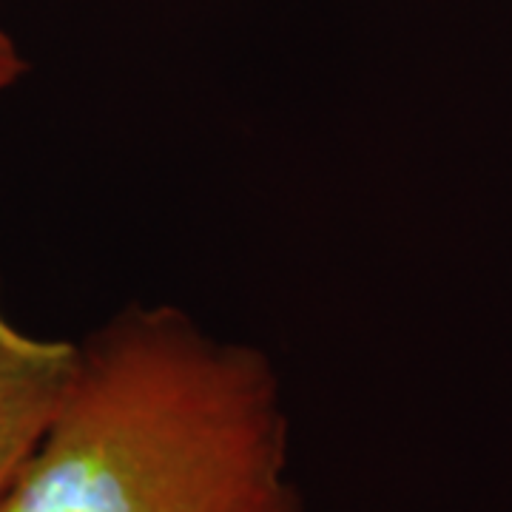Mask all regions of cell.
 Here are the masks:
<instances>
[{
    "label": "cell",
    "instance_id": "1",
    "mask_svg": "<svg viewBox=\"0 0 512 512\" xmlns=\"http://www.w3.org/2000/svg\"><path fill=\"white\" fill-rule=\"evenodd\" d=\"M0 512H305L271 359L171 305L120 311L77 342Z\"/></svg>",
    "mask_w": 512,
    "mask_h": 512
},
{
    "label": "cell",
    "instance_id": "2",
    "mask_svg": "<svg viewBox=\"0 0 512 512\" xmlns=\"http://www.w3.org/2000/svg\"><path fill=\"white\" fill-rule=\"evenodd\" d=\"M77 362V342L18 328L0 293V493L18 476L55 419Z\"/></svg>",
    "mask_w": 512,
    "mask_h": 512
},
{
    "label": "cell",
    "instance_id": "3",
    "mask_svg": "<svg viewBox=\"0 0 512 512\" xmlns=\"http://www.w3.org/2000/svg\"><path fill=\"white\" fill-rule=\"evenodd\" d=\"M23 74H26V60H23L18 40L0 20V94L9 92Z\"/></svg>",
    "mask_w": 512,
    "mask_h": 512
}]
</instances>
